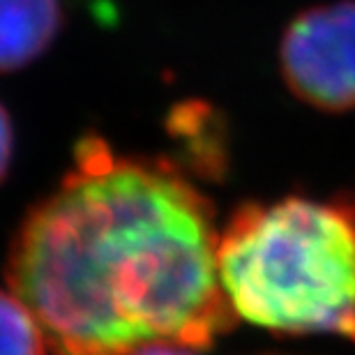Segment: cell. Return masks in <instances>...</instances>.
Instances as JSON below:
<instances>
[{"label": "cell", "mask_w": 355, "mask_h": 355, "mask_svg": "<svg viewBox=\"0 0 355 355\" xmlns=\"http://www.w3.org/2000/svg\"><path fill=\"white\" fill-rule=\"evenodd\" d=\"M279 67L302 104L323 113L355 111V0L297 14L282 35Z\"/></svg>", "instance_id": "3957f363"}, {"label": "cell", "mask_w": 355, "mask_h": 355, "mask_svg": "<svg viewBox=\"0 0 355 355\" xmlns=\"http://www.w3.org/2000/svg\"><path fill=\"white\" fill-rule=\"evenodd\" d=\"M40 321L14 291L0 288V355H46Z\"/></svg>", "instance_id": "5b68a950"}, {"label": "cell", "mask_w": 355, "mask_h": 355, "mask_svg": "<svg viewBox=\"0 0 355 355\" xmlns=\"http://www.w3.org/2000/svg\"><path fill=\"white\" fill-rule=\"evenodd\" d=\"M12 150H14V130L10 113L5 111V106L0 104V182L5 180L7 171L12 164Z\"/></svg>", "instance_id": "8992f818"}, {"label": "cell", "mask_w": 355, "mask_h": 355, "mask_svg": "<svg viewBox=\"0 0 355 355\" xmlns=\"http://www.w3.org/2000/svg\"><path fill=\"white\" fill-rule=\"evenodd\" d=\"M217 257L212 205L171 162L86 137L14 233L7 282L55 355L198 351L238 323Z\"/></svg>", "instance_id": "6da1fadb"}, {"label": "cell", "mask_w": 355, "mask_h": 355, "mask_svg": "<svg viewBox=\"0 0 355 355\" xmlns=\"http://www.w3.org/2000/svg\"><path fill=\"white\" fill-rule=\"evenodd\" d=\"M130 355H196V353L194 349H184V346H175V344H150Z\"/></svg>", "instance_id": "52a82bcc"}, {"label": "cell", "mask_w": 355, "mask_h": 355, "mask_svg": "<svg viewBox=\"0 0 355 355\" xmlns=\"http://www.w3.org/2000/svg\"><path fill=\"white\" fill-rule=\"evenodd\" d=\"M219 277L236 316L277 335L355 344V201L245 203L219 233Z\"/></svg>", "instance_id": "7a4b0ae2"}, {"label": "cell", "mask_w": 355, "mask_h": 355, "mask_svg": "<svg viewBox=\"0 0 355 355\" xmlns=\"http://www.w3.org/2000/svg\"><path fill=\"white\" fill-rule=\"evenodd\" d=\"M62 24L60 0H0V74L35 62Z\"/></svg>", "instance_id": "277c9868"}]
</instances>
